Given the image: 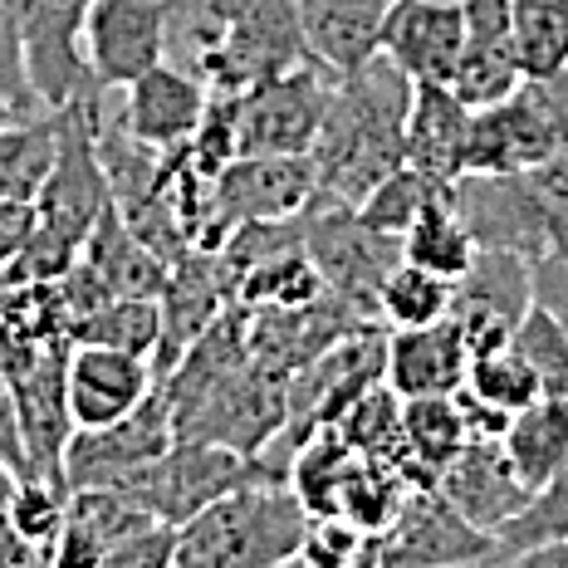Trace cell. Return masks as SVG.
I'll use <instances>...</instances> for the list:
<instances>
[{"mask_svg": "<svg viewBox=\"0 0 568 568\" xmlns=\"http://www.w3.org/2000/svg\"><path fill=\"white\" fill-rule=\"evenodd\" d=\"M412 93L417 84L383 50L348 74H338L324 128L310 148L314 201L363 206L397 168H407Z\"/></svg>", "mask_w": 568, "mask_h": 568, "instance_id": "6da1fadb", "label": "cell"}, {"mask_svg": "<svg viewBox=\"0 0 568 568\" xmlns=\"http://www.w3.org/2000/svg\"><path fill=\"white\" fill-rule=\"evenodd\" d=\"M310 510L290 480H245L176 529L172 568H275L300 564Z\"/></svg>", "mask_w": 568, "mask_h": 568, "instance_id": "7a4b0ae2", "label": "cell"}, {"mask_svg": "<svg viewBox=\"0 0 568 568\" xmlns=\"http://www.w3.org/2000/svg\"><path fill=\"white\" fill-rule=\"evenodd\" d=\"M69 353H74V338H30L16 328H0V373L16 393L20 426H26L30 476H44L54 485H64V446L74 436Z\"/></svg>", "mask_w": 568, "mask_h": 568, "instance_id": "3957f363", "label": "cell"}, {"mask_svg": "<svg viewBox=\"0 0 568 568\" xmlns=\"http://www.w3.org/2000/svg\"><path fill=\"white\" fill-rule=\"evenodd\" d=\"M300 221H304V251L318 265L324 284L377 318V294H383L387 275L407 260L402 255V235L377 231L358 206H343V201H310L300 211Z\"/></svg>", "mask_w": 568, "mask_h": 568, "instance_id": "277c9868", "label": "cell"}, {"mask_svg": "<svg viewBox=\"0 0 568 568\" xmlns=\"http://www.w3.org/2000/svg\"><path fill=\"white\" fill-rule=\"evenodd\" d=\"M338 74L318 59L284 69L265 84L235 93V148L245 152H284V158H310L318 128H324L328 99Z\"/></svg>", "mask_w": 568, "mask_h": 568, "instance_id": "5b68a950", "label": "cell"}, {"mask_svg": "<svg viewBox=\"0 0 568 568\" xmlns=\"http://www.w3.org/2000/svg\"><path fill=\"white\" fill-rule=\"evenodd\" d=\"M255 476H260L255 456L235 452V446H221V442L176 436L152 466H142L133 480L113 485V490H128L138 505H148L162 525L182 529L186 519L201 515L211 500H221L226 490H235V485H245Z\"/></svg>", "mask_w": 568, "mask_h": 568, "instance_id": "8992f818", "label": "cell"}, {"mask_svg": "<svg viewBox=\"0 0 568 568\" xmlns=\"http://www.w3.org/2000/svg\"><path fill=\"white\" fill-rule=\"evenodd\" d=\"M304 59H314V50L300 20V0H245L221 30L216 50L201 59V79L211 89L245 93Z\"/></svg>", "mask_w": 568, "mask_h": 568, "instance_id": "52a82bcc", "label": "cell"}, {"mask_svg": "<svg viewBox=\"0 0 568 568\" xmlns=\"http://www.w3.org/2000/svg\"><path fill=\"white\" fill-rule=\"evenodd\" d=\"M368 564L377 568H446V564H500V539L476 529L436 485H417L397 519L373 535Z\"/></svg>", "mask_w": 568, "mask_h": 568, "instance_id": "ba28073f", "label": "cell"}, {"mask_svg": "<svg viewBox=\"0 0 568 568\" xmlns=\"http://www.w3.org/2000/svg\"><path fill=\"white\" fill-rule=\"evenodd\" d=\"M93 6L99 0H10L16 26H20V44H26L34 99L44 109H64V103L103 89L84 54V26H89Z\"/></svg>", "mask_w": 568, "mask_h": 568, "instance_id": "9c48e42d", "label": "cell"}, {"mask_svg": "<svg viewBox=\"0 0 568 568\" xmlns=\"http://www.w3.org/2000/svg\"><path fill=\"white\" fill-rule=\"evenodd\" d=\"M176 442V422H172V402L168 393H152L142 407H133L128 417H118L109 426H74L64 446V485L84 490V485H128L142 466H152L168 446Z\"/></svg>", "mask_w": 568, "mask_h": 568, "instance_id": "30bf717a", "label": "cell"}, {"mask_svg": "<svg viewBox=\"0 0 568 568\" xmlns=\"http://www.w3.org/2000/svg\"><path fill=\"white\" fill-rule=\"evenodd\" d=\"M529 304H535V260L515 251H476L452 294V318L470 343V358L505 348Z\"/></svg>", "mask_w": 568, "mask_h": 568, "instance_id": "8fae6325", "label": "cell"}, {"mask_svg": "<svg viewBox=\"0 0 568 568\" xmlns=\"http://www.w3.org/2000/svg\"><path fill=\"white\" fill-rule=\"evenodd\" d=\"M452 206L476 235L480 251H515L525 260L549 255L539 196L529 186V172H466L452 186Z\"/></svg>", "mask_w": 568, "mask_h": 568, "instance_id": "7c38bea8", "label": "cell"}, {"mask_svg": "<svg viewBox=\"0 0 568 568\" xmlns=\"http://www.w3.org/2000/svg\"><path fill=\"white\" fill-rule=\"evenodd\" d=\"M368 324H383L368 310H358L353 300L324 290L310 304H290V310H251L245 338H251V358L275 368L280 377L300 373L304 363H314L318 353H328L338 338L358 334Z\"/></svg>", "mask_w": 568, "mask_h": 568, "instance_id": "4fadbf2b", "label": "cell"}, {"mask_svg": "<svg viewBox=\"0 0 568 568\" xmlns=\"http://www.w3.org/2000/svg\"><path fill=\"white\" fill-rule=\"evenodd\" d=\"M84 54L103 89H128L168 59V0H99L84 26Z\"/></svg>", "mask_w": 568, "mask_h": 568, "instance_id": "5bb4252c", "label": "cell"}, {"mask_svg": "<svg viewBox=\"0 0 568 568\" xmlns=\"http://www.w3.org/2000/svg\"><path fill=\"white\" fill-rule=\"evenodd\" d=\"M284 387L290 377H280L265 363L245 358L241 373H231L216 393L206 397V407L196 412L192 422L176 436H196V442H221L235 446V452L255 456L275 442V432L284 426Z\"/></svg>", "mask_w": 568, "mask_h": 568, "instance_id": "9a60e30c", "label": "cell"}, {"mask_svg": "<svg viewBox=\"0 0 568 568\" xmlns=\"http://www.w3.org/2000/svg\"><path fill=\"white\" fill-rule=\"evenodd\" d=\"M211 196H216V211L231 231L241 221L300 216L314 201V162L284 158V152H245L211 176Z\"/></svg>", "mask_w": 568, "mask_h": 568, "instance_id": "2e32d148", "label": "cell"}, {"mask_svg": "<svg viewBox=\"0 0 568 568\" xmlns=\"http://www.w3.org/2000/svg\"><path fill=\"white\" fill-rule=\"evenodd\" d=\"M466 44V0H397L387 10L383 50L412 84H452Z\"/></svg>", "mask_w": 568, "mask_h": 568, "instance_id": "e0dca14e", "label": "cell"}, {"mask_svg": "<svg viewBox=\"0 0 568 568\" xmlns=\"http://www.w3.org/2000/svg\"><path fill=\"white\" fill-rule=\"evenodd\" d=\"M158 393V368L142 353L74 343L69 353V412L74 426H109Z\"/></svg>", "mask_w": 568, "mask_h": 568, "instance_id": "ac0fdd59", "label": "cell"}, {"mask_svg": "<svg viewBox=\"0 0 568 568\" xmlns=\"http://www.w3.org/2000/svg\"><path fill=\"white\" fill-rule=\"evenodd\" d=\"M206 99H211L206 79L172 64V59H162L158 69H148V74L123 89V123H128V133L138 142H148V148L176 152L196 138Z\"/></svg>", "mask_w": 568, "mask_h": 568, "instance_id": "d6986e66", "label": "cell"}, {"mask_svg": "<svg viewBox=\"0 0 568 568\" xmlns=\"http://www.w3.org/2000/svg\"><path fill=\"white\" fill-rule=\"evenodd\" d=\"M436 490H442L470 525L490 529V535L535 500V490L519 480V470L510 466V456H505L500 436H470V442L460 446V456L442 470Z\"/></svg>", "mask_w": 568, "mask_h": 568, "instance_id": "ffe728a7", "label": "cell"}, {"mask_svg": "<svg viewBox=\"0 0 568 568\" xmlns=\"http://www.w3.org/2000/svg\"><path fill=\"white\" fill-rule=\"evenodd\" d=\"M519 84H525V69H519L510 0H466V44H460L452 89L470 109H485V103L510 99Z\"/></svg>", "mask_w": 568, "mask_h": 568, "instance_id": "44dd1931", "label": "cell"}, {"mask_svg": "<svg viewBox=\"0 0 568 568\" xmlns=\"http://www.w3.org/2000/svg\"><path fill=\"white\" fill-rule=\"evenodd\" d=\"M470 373V343L452 314L422 328H387V387L397 397L456 393Z\"/></svg>", "mask_w": 568, "mask_h": 568, "instance_id": "7402d4cb", "label": "cell"}, {"mask_svg": "<svg viewBox=\"0 0 568 568\" xmlns=\"http://www.w3.org/2000/svg\"><path fill=\"white\" fill-rule=\"evenodd\" d=\"M148 525H158V515L148 505H138L128 490H113V485L69 490V519H64L54 568H109L118 544L133 539Z\"/></svg>", "mask_w": 568, "mask_h": 568, "instance_id": "603a6c76", "label": "cell"}, {"mask_svg": "<svg viewBox=\"0 0 568 568\" xmlns=\"http://www.w3.org/2000/svg\"><path fill=\"white\" fill-rule=\"evenodd\" d=\"M466 138L470 103L452 84H417L407 113V168L426 172L442 186H456L466 176Z\"/></svg>", "mask_w": 568, "mask_h": 568, "instance_id": "cb8c5ba5", "label": "cell"}, {"mask_svg": "<svg viewBox=\"0 0 568 568\" xmlns=\"http://www.w3.org/2000/svg\"><path fill=\"white\" fill-rule=\"evenodd\" d=\"M393 6L397 0H300V20L314 59L334 74L358 69L383 44V26Z\"/></svg>", "mask_w": 568, "mask_h": 568, "instance_id": "d4e9b609", "label": "cell"}, {"mask_svg": "<svg viewBox=\"0 0 568 568\" xmlns=\"http://www.w3.org/2000/svg\"><path fill=\"white\" fill-rule=\"evenodd\" d=\"M79 260L109 284V294H138V300H158L168 284V265L152 251L142 235L128 226V216L118 211V201H109V211L99 216V226L89 231Z\"/></svg>", "mask_w": 568, "mask_h": 568, "instance_id": "484cf974", "label": "cell"}, {"mask_svg": "<svg viewBox=\"0 0 568 568\" xmlns=\"http://www.w3.org/2000/svg\"><path fill=\"white\" fill-rule=\"evenodd\" d=\"M402 432H407V480L436 485L442 470L470 442V426L460 417L456 397H402Z\"/></svg>", "mask_w": 568, "mask_h": 568, "instance_id": "4316f807", "label": "cell"}, {"mask_svg": "<svg viewBox=\"0 0 568 568\" xmlns=\"http://www.w3.org/2000/svg\"><path fill=\"white\" fill-rule=\"evenodd\" d=\"M505 456L529 490H544L568 460V397H539L519 407L505 426Z\"/></svg>", "mask_w": 568, "mask_h": 568, "instance_id": "83f0119b", "label": "cell"}, {"mask_svg": "<svg viewBox=\"0 0 568 568\" xmlns=\"http://www.w3.org/2000/svg\"><path fill=\"white\" fill-rule=\"evenodd\" d=\"M54 148H59V113H20L0 128V201L16 206H34L44 176L54 168Z\"/></svg>", "mask_w": 568, "mask_h": 568, "instance_id": "f1b7e54d", "label": "cell"}, {"mask_svg": "<svg viewBox=\"0 0 568 568\" xmlns=\"http://www.w3.org/2000/svg\"><path fill=\"white\" fill-rule=\"evenodd\" d=\"M162 338V304L138 300V294H113L99 310L74 318V343H103V348H123L152 358Z\"/></svg>", "mask_w": 568, "mask_h": 568, "instance_id": "f546056e", "label": "cell"}, {"mask_svg": "<svg viewBox=\"0 0 568 568\" xmlns=\"http://www.w3.org/2000/svg\"><path fill=\"white\" fill-rule=\"evenodd\" d=\"M324 290L328 284L310 260V251L294 245V251L270 255V260H260L255 270H245L241 284H235V304H245V310H290V304L318 300Z\"/></svg>", "mask_w": 568, "mask_h": 568, "instance_id": "4dcf8cb0", "label": "cell"}, {"mask_svg": "<svg viewBox=\"0 0 568 568\" xmlns=\"http://www.w3.org/2000/svg\"><path fill=\"white\" fill-rule=\"evenodd\" d=\"M476 235L466 231V221L456 216L452 196L436 201L432 211H422L417 226L402 235V255L412 260V265L432 270V275H446V280H460L470 270V260H476Z\"/></svg>", "mask_w": 568, "mask_h": 568, "instance_id": "1f68e13d", "label": "cell"}, {"mask_svg": "<svg viewBox=\"0 0 568 568\" xmlns=\"http://www.w3.org/2000/svg\"><path fill=\"white\" fill-rule=\"evenodd\" d=\"M338 436L363 456L393 460L407 476V432H402V397L387 387V377L377 387H368L348 412L338 417Z\"/></svg>", "mask_w": 568, "mask_h": 568, "instance_id": "d6a6232c", "label": "cell"}, {"mask_svg": "<svg viewBox=\"0 0 568 568\" xmlns=\"http://www.w3.org/2000/svg\"><path fill=\"white\" fill-rule=\"evenodd\" d=\"M510 20L525 79H554L568 69V0H510Z\"/></svg>", "mask_w": 568, "mask_h": 568, "instance_id": "836d02e7", "label": "cell"}, {"mask_svg": "<svg viewBox=\"0 0 568 568\" xmlns=\"http://www.w3.org/2000/svg\"><path fill=\"white\" fill-rule=\"evenodd\" d=\"M452 294H456V280L432 275V270H422V265H412V260H402L393 275H387L383 294H377V318H383L387 328H422V324H436V318L452 314Z\"/></svg>", "mask_w": 568, "mask_h": 568, "instance_id": "e575fe53", "label": "cell"}, {"mask_svg": "<svg viewBox=\"0 0 568 568\" xmlns=\"http://www.w3.org/2000/svg\"><path fill=\"white\" fill-rule=\"evenodd\" d=\"M495 539H500V564H519L544 544L568 539V460L554 470V480L544 490H535V500L525 510L495 529Z\"/></svg>", "mask_w": 568, "mask_h": 568, "instance_id": "d590c367", "label": "cell"}, {"mask_svg": "<svg viewBox=\"0 0 568 568\" xmlns=\"http://www.w3.org/2000/svg\"><path fill=\"white\" fill-rule=\"evenodd\" d=\"M466 387L480 402L500 407L505 417H515L519 407H529V402L544 397L539 373L529 368L525 353H519L515 343H505V348H490V353H476V358H470V373H466Z\"/></svg>", "mask_w": 568, "mask_h": 568, "instance_id": "8d00e7d4", "label": "cell"}, {"mask_svg": "<svg viewBox=\"0 0 568 568\" xmlns=\"http://www.w3.org/2000/svg\"><path fill=\"white\" fill-rule=\"evenodd\" d=\"M10 519H16V529L34 544V554H40V564H54L59 554V539H64V519H69V490L44 476H20L16 495H10Z\"/></svg>", "mask_w": 568, "mask_h": 568, "instance_id": "74e56055", "label": "cell"}, {"mask_svg": "<svg viewBox=\"0 0 568 568\" xmlns=\"http://www.w3.org/2000/svg\"><path fill=\"white\" fill-rule=\"evenodd\" d=\"M446 196H452V186L432 182V176L417 172V168H397L368 201H363L358 211L373 221L377 231H387V235H407L412 226H417L422 211H432L436 201H446Z\"/></svg>", "mask_w": 568, "mask_h": 568, "instance_id": "f35d334b", "label": "cell"}, {"mask_svg": "<svg viewBox=\"0 0 568 568\" xmlns=\"http://www.w3.org/2000/svg\"><path fill=\"white\" fill-rule=\"evenodd\" d=\"M510 343L525 353L529 368L539 373L544 397H568V334H564V324L544 310L539 300L529 304L525 318H519V328H515Z\"/></svg>", "mask_w": 568, "mask_h": 568, "instance_id": "ab89813d", "label": "cell"}, {"mask_svg": "<svg viewBox=\"0 0 568 568\" xmlns=\"http://www.w3.org/2000/svg\"><path fill=\"white\" fill-rule=\"evenodd\" d=\"M368 544L373 535H363L353 519L343 515H314L310 535H304L300 564H318V568H363L368 564Z\"/></svg>", "mask_w": 568, "mask_h": 568, "instance_id": "60d3db41", "label": "cell"}, {"mask_svg": "<svg viewBox=\"0 0 568 568\" xmlns=\"http://www.w3.org/2000/svg\"><path fill=\"white\" fill-rule=\"evenodd\" d=\"M0 103H10V109H20V113L44 109V103L34 99L30 69H26V44H20V26H16L10 0H0Z\"/></svg>", "mask_w": 568, "mask_h": 568, "instance_id": "b9f144b4", "label": "cell"}, {"mask_svg": "<svg viewBox=\"0 0 568 568\" xmlns=\"http://www.w3.org/2000/svg\"><path fill=\"white\" fill-rule=\"evenodd\" d=\"M525 172H529V186H535L539 211H544L549 255L568 260V152H564V158L539 162V168H525Z\"/></svg>", "mask_w": 568, "mask_h": 568, "instance_id": "7bdbcfd3", "label": "cell"}, {"mask_svg": "<svg viewBox=\"0 0 568 568\" xmlns=\"http://www.w3.org/2000/svg\"><path fill=\"white\" fill-rule=\"evenodd\" d=\"M0 460H6L16 476H30L26 426H20V407H16V393H10L6 373H0Z\"/></svg>", "mask_w": 568, "mask_h": 568, "instance_id": "ee69618b", "label": "cell"}, {"mask_svg": "<svg viewBox=\"0 0 568 568\" xmlns=\"http://www.w3.org/2000/svg\"><path fill=\"white\" fill-rule=\"evenodd\" d=\"M535 300L559 318L568 334V260H559V255L535 260Z\"/></svg>", "mask_w": 568, "mask_h": 568, "instance_id": "f6af8a7d", "label": "cell"}, {"mask_svg": "<svg viewBox=\"0 0 568 568\" xmlns=\"http://www.w3.org/2000/svg\"><path fill=\"white\" fill-rule=\"evenodd\" d=\"M0 568H40V554H34V544L16 529L10 510H0Z\"/></svg>", "mask_w": 568, "mask_h": 568, "instance_id": "bcb514c9", "label": "cell"}, {"mask_svg": "<svg viewBox=\"0 0 568 568\" xmlns=\"http://www.w3.org/2000/svg\"><path fill=\"white\" fill-rule=\"evenodd\" d=\"M544 103H549V118H554V133H559V148L568 152V69H559L554 79H535Z\"/></svg>", "mask_w": 568, "mask_h": 568, "instance_id": "7dc6e473", "label": "cell"}, {"mask_svg": "<svg viewBox=\"0 0 568 568\" xmlns=\"http://www.w3.org/2000/svg\"><path fill=\"white\" fill-rule=\"evenodd\" d=\"M16 485H20V476L6 466V460H0V510H6V505H10V495H16Z\"/></svg>", "mask_w": 568, "mask_h": 568, "instance_id": "c3c4849f", "label": "cell"}, {"mask_svg": "<svg viewBox=\"0 0 568 568\" xmlns=\"http://www.w3.org/2000/svg\"><path fill=\"white\" fill-rule=\"evenodd\" d=\"M10 118H20V109H10V103H0V128H6Z\"/></svg>", "mask_w": 568, "mask_h": 568, "instance_id": "681fc988", "label": "cell"}]
</instances>
